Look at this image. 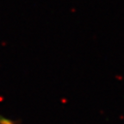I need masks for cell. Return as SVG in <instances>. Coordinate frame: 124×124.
I'll return each instance as SVG.
<instances>
[{
    "instance_id": "cell-1",
    "label": "cell",
    "mask_w": 124,
    "mask_h": 124,
    "mask_svg": "<svg viewBox=\"0 0 124 124\" xmlns=\"http://www.w3.org/2000/svg\"><path fill=\"white\" fill-rule=\"evenodd\" d=\"M0 124H18V123L10 118H7V117L0 116Z\"/></svg>"
}]
</instances>
